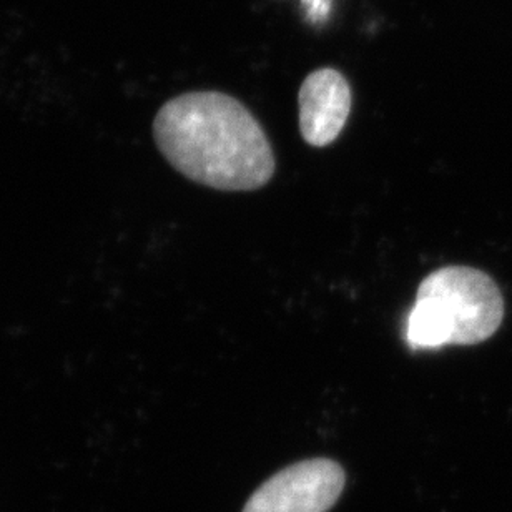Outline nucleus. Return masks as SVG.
Listing matches in <instances>:
<instances>
[{"label":"nucleus","mask_w":512,"mask_h":512,"mask_svg":"<svg viewBox=\"0 0 512 512\" xmlns=\"http://www.w3.org/2000/svg\"><path fill=\"white\" fill-rule=\"evenodd\" d=\"M153 137L175 170L205 187L252 192L275 173L260 122L222 92H188L168 100L153 120Z\"/></svg>","instance_id":"f257e3e1"},{"label":"nucleus","mask_w":512,"mask_h":512,"mask_svg":"<svg viewBox=\"0 0 512 512\" xmlns=\"http://www.w3.org/2000/svg\"><path fill=\"white\" fill-rule=\"evenodd\" d=\"M503 318V295L491 276L446 266L421 281L404 336L414 351L478 345L499 330Z\"/></svg>","instance_id":"f03ea898"},{"label":"nucleus","mask_w":512,"mask_h":512,"mask_svg":"<svg viewBox=\"0 0 512 512\" xmlns=\"http://www.w3.org/2000/svg\"><path fill=\"white\" fill-rule=\"evenodd\" d=\"M345 483V469L333 459H306L261 484L243 512H328L338 503Z\"/></svg>","instance_id":"7ed1b4c3"},{"label":"nucleus","mask_w":512,"mask_h":512,"mask_svg":"<svg viewBox=\"0 0 512 512\" xmlns=\"http://www.w3.org/2000/svg\"><path fill=\"white\" fill-rule=\"evenodd\" d=\"M300 130L311 147H326L340 137L350 117L351 87L340 70L318 69L301 84Z\"/></svg>","instance_id":"20e7f679"},{"label":"nucleus","mask_w":512,"mask_h":512,"mask_svg":"<svg viewBox=\"0 0 512 512\" xmlns=\"http://www.w3.org/2000/svg\"><path fill=\"white\" fill-rule=\"evenodd\" d=\"M306 14L313 22L315 20L325 19L330 12V0H303Z\"/></svg>","instance_id":"39448f33"}]
</instances>
